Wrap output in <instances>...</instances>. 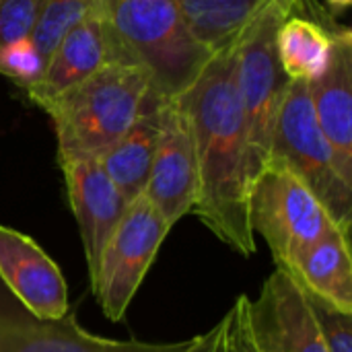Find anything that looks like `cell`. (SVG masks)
<instances>
[{"instance_id":"obj_1","label":"cell","mask_w":352,"mask_h":352,"mask_svg":"<svg viewBox=\"0 0 352 352\" xmlns=\"http://www.w3.org/2000/svg\"><path fill=\"white\" fill-rule=\"evenodd\" d=\"M194 138L198 202L192 212L243 258L256 254L250 227V179L235 43L217 52L196 82L177 97Z\"/></svg>"},{"instance_id":"obj_2","label":"cell","mask_w":352,"mask_h":352,"mask_svg":"<svg viewBox=\"0 0 352 352\" xmlns=\"http://www.w3.org/2000/svg\"><path fill=\"white\" fill-rule=\"evenodd\" d=\"M151 91L142 64L107 62L60 95L43 109L56 128L58 157H99L138 120Z\"/></svg>"},{"instance_id":"obj_3","label":"cell","mask_w":352,"mask_h":352,"mask_svg":"<svg viewBox=\"0 0 352 352\" xmlns=\"http://www.w3.org/2000/svg\"><path fill=\"white\" fill-rule=\"evenodd\" d=\"M103 14L124 52L151 72L161 99L182 97L214 56L194 37L173 0H103Z\"/></svg>"},{"instance_id":"obj_4","label":"cell","mask_w":352,"mask_h":352,"mask_svg":"<svg viewBox=\"0 0 352 352\" xmlns=\"http://www.w3.org/2000/svg\"><path fill=\"white\" fill-rule=\"evenodd\" d=\"M291 12L293 10L283 0H270L235 41L237 89L245 124L250 190L268 165L276 116L289 85L276 54V31L283 19Z\"/></svg>"},{"instance_id":"obj_5","label":"cell","mask_w":352,"mask_h":352,"mask_svg":"<svg viewBox=\"0 0 352 352\" xmlns=\"http://www.w3.org/2000/svg\"><path fill=\"white\" fill-rule=\"evenodd\" d=\"M268 165L283 167L299 177L326 208L330 221L351 235L352 186L334 161V153L320 130L311 105L309 82L289 80L270 144Z\"/></svg>"},{"instance_id":"obj_6","label":"cell","mask_w":352,"mask_h":352,"mask_svg":"<svg viewBox=\"0 0 352 352\" xmlns=\"http://www.w3.org/2000/svg\"><path fill=\"white\" fill-rule=\"evenodd\" d=\"M248 217L252 231L266 239L278 268H289L334 225L314 192L291 171L274 165H266L254 182Z\"/></svg>"},{"instance_id":"obj_7","label":"cell","mask_w":352,"mask_h":352,"mask_svg":"<svg viewBox=\"0 0 352 352\" xmlns=\"http://www.w3.org/2000/svg\"><path fill=\"white\" fill-rule=\"evenodd\" d=\"M169 231L171 227L144 194L128 204L103 248L97 276L91 285V293L107 320H124Z\"/></svg>"},{"instance_id":"obj_8","label":"cell","mask_w":352,"mask_h":352,"mask_svg":"<svg viewBox=\"0 0 352 352\" xmlns=\"http://www.w3.org/2000/svg\"><path fill=\"white\" fill-rule=\"evenodd\" d=\"M159 142L144 188L146 200L173 227L198 202V161L188 116L177 99H163L159 107Z\"/></svg>"},{"instance_id":"obj_9","label":"cell","mask_w":352,"mask_h":352,"mask_svg":"<svg viewBox=\"0 0 352 352\" xmlns=\"http://www.w3.org/2000/svg\"><path fill=\"white\" fill-rule=\"evenodd\" d=\"M248 320L258 352H328L307 295L278 266L248 301Z\"/></svg>"},{"instance_id":"obj_10","label":"cell","mask_w":352,"mask_h":352,"mask_svg":"<svg viewBox=\"0 0 352 352\" xmlns=\"http://www.w3.org/2000/svg\"><path fill=\"white\" fill-rule=\"evenodd\" d=\"M212 330L182 342L109 340L80 328L74 316L39 322L21 305L0 314V352H206Z\"/></svg>"},{"instance_id":"obj_11","label":"cell","mask_w":352,"mask_h":352,"mask_svg":"<svg viewBox=\"0 0 352 352\" xmlns=\"http://www.w3.org/2000/svg\"><path fill=\"white\" fill-rule=\"evenodd\" d=\"M107 62H134L118 41L103 8L82 19L64 35L50 56L41 78L25 91L27 99L45 109L60 95L95 74Z\"/></svg>"},{"instance_id":"obj_12","label":"cell","mask_w":352,"mask_h":352,"mask_svg":"<svg viewBox=\"0 0 352 352\" xmlns=\"http://www.w3.org/2000/svg\"><path fill=\"white\" fill-rule=\"evenodd\" d=\"M58 163L64 173L70 210L80 231L91 287L97 276L103 248L124 217L128 202L107 177L97 157L66 155L58 157Z\"/></svg>"},{"instance_id":"obj_13","label":"cell","mask_w":352,"mask_h":352,"mask_svg":"<svg viewBox=\"0 0 352 352\" xmlns=\"http://www.w3.org/2000/svg\"><path fill=\"white\" fill-rule=\"evenodd\" d=\"M0 283L25 314L39 322L68 316V289L58 264L29 235L4 225H0Z\"/></svg>"},{"instance_id":"obj_14","label":"cell","mask_w":352,"mask_h":352,"mask_svg":"<svg viewBox=\"0 0 352 352\" xmlns=\"http://www.w3.org/2000/svg\"><path fill=\"white\" fill-rule=\"evenodd\" d=\"M311 105L322 134L326 136L340 177L352 186V33L334 31L328 68L309 82Z\"/></svg>"},{"instance_id":"obj_15","label":"cell","mask_w":352,"mask_h":352,"mask_svg":"<svg viewBox=\"0 0 352 352\" xmlns=\"http://www.w3.org/2000/svg\"><path fill=\"white\" fill-rule=\"evenodd\" d=\"M283 270L309 297L352 316L351 235L342 233L336 225Z\"/></svg>"},{"instance_id":"obj_16","label":"cell","mask_w":352,"mask_h":352,"mask_svg":"<svg viewBox=\"0 0 352 352\" xmlns=\"http://www.w3.org/2000/svg\"><path fill=\"white\" fill-rule=\"evenodd\" d=\"M161 101L163 99L151 91L138 120L122 138H118L107 151L97 157L103 171L128 204L144 194L148 182L161 130Z\"/></svg>"},{"instance_id":"obj_17","label":"cell","mask_w":352,"mask_h":352,"mask_svg":"<svg viewBox=\"0 0 352 352\" xmlns=\"http://www.w3.org/2000/svg\"><path fill=\"white\" fill-rule=\"evenodd\" d=\"M334 31L303 14L285 16L276 31V54L285 76L305 82L320 78L330 62Z\"/></svg>"},{"instance_id":"obj_18","label":"cell","mask_w":352,"mask_h":352,"mask_svg":"<svg viewBox=\"0 0 352 352\" xmlns=\"http://www.w3.org/2000/svg\"><path fill=\"white\" fill-rule=\"evenodd\" d=\"M270 0H173L194 37L212 54L231 47Z\"/></svg>"},{"instance_id":"obj_19","label":"cell","mask_w":352,"mask_h":352,"mask_svg":"<svg viewBox=\"0 0 352 352\" xmlns=\"http://www.w3.org/2000/svg\"><path fill=\"white\" fill-rule=\"evenodd\" d=\"M103 8V0H43L29 39L41 58L50 60L58 43L82 19Z\"/></svg>"},{"instance_id":"obj_20","label":"cell","mask_w":352,"mask_h":352,"mask_svg":"<svg viewBox=\"0 0 352 352\" xmlns=\"http://www.w3.org/2000/svg\"><path fill=\"white\" fill-rule=\"evenodd\" d=\"M45 70V60L29 37L0 47V74L16 82L23 91L33 87Z\"/></svg>"},{"instance_id":"obj_21","label":"cell","mask_w":352,"mask_h":352,"mask_svg":"<svg viewBox=\"0 0 352 352\" xmlns=\"http://www.w3.org/2000/svg\"><path fill=\"white\" fill-rule=\"evenodd\" d=\"M43 0H0V47L29 37Z\"/></svg>"},{"instance_id":"obj_22","label":"cell","mask_w":352,"mask_h":352,"mask_svg":"<svg viewBox=\"0 0 352 352\" xmlns=\"http://www.w3.org/2000/svg\"><path fill=\"white\" fill-rule=\"evenodd\" d=\"M307 299H309L314 314L318 318V324L324 332L328 352H352V316L330 307L328 303H324L316 297L307 295Z\"/></svg>"},{"instance_id":"obj_23","label":"cell","mask_w":352,"mask_h":352,"mask_svg":"<svg viewBox=\"0 0 352 352\" xmlns=\"http://www.w3.org/2000/svg\"><path fill=\"white\" fill-rule=\"evenodd\" d=\"M248 295H239L229 316V352H258L248 320Z\"/></svg>"},{"instance_id":"obj_24","label":"cell","mask_w":352,"mask_h":352,"mask_svg":"<svg viewBox=\"0 0 352 352\" xmlns=\"http://www.w3.org/2000/svg\"><path fill=\"white\" fill-rule=\"evenodd\" d=\"M206 352H229V316H225L214 328Z\"/></svg>"},{"instance_id":"obj_25","label":"cell","mask_w":352,"mask_h":352,"mask_svg":"<svg viewBox=\"0 0 352 352\" xmlns=\"http://www.w3.org/2000/svg\"><path fill=\"white\" fill-rule=\"evenodd\" d=\"M324 2H326V6H328L334 14L344 12V10L352 4V0H324Z\"/></svg>"},{"instance_id":"obj_26","label":"cell","mask_w":352,"mask_h":352,"mask_svg":"<svg viewBox=\"0 0 352 352\" xmlns=\"http://www.w3.org/2000/svg\"><path fill=\"white\" fill-rule=\"evenodd\" d=\"M2 291H4V285L0 283V314H2V311H8V309H12V307H14V305H10V303H8V299H6V295H4Z\"/></svg>"}]
</instances>
